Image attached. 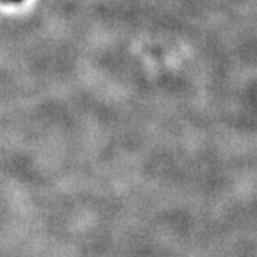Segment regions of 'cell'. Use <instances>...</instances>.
Listing matches in <instances>:
<instances>
[{
    "mask_svg": "<svg viewBox=\"0 0 257 257\" xmlns=\"http://www.w3.org/2000/svg\"><path fill=\"white\" fill-rule=\"evenodd\" d=\"M3 2H8V3H19L22 0H3Z\"/></svg>",
    "mask_w": 257,
    "mask_h": 257,
    "instance_id": "6da1fadb",
    "label": "cell"
}]
</instances>
